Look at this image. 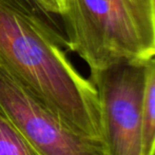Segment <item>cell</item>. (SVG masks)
<instances>
[{
	"instance_id": "cell-6",
	"label": "cell",
	"mask_w": 155,
	"mask_h": 155,
	"mask_svg": "<svg viewBox=\"0 0 155 155\" xmlns=\"http://www.w3.org/2000/svg\"><path fill=\"white\" fill-rule=\"evenodd\" d=\"M141 155H155V55L145 61L141 104Z\"/></svg>"
},
{
	"instance_id": "cell-8",
	"label": "cell",
	"mask_w": 155,
	"mask_h": 155,
	"mask_svg": "<svg viewBox=\"0 0 155 155\" xmlns=\"http://www.w3.org/2000/svg\"><path fill=\"white\" fill-rule=\"evenodd\" d=\"M5 1L8 2L10 4H12L15 8H17L18 10L22 11V12L27 13V14L32 15V16L38 17L40 19H42L43 15L45 14L39 8V5L36 3L35 0H5Z\"/></svg>"
},
{
	"instance_id": "cell-9",
	"label": "cell",
	"mask_w": 155,
	"mask_h": 155,
	"mask_svg": "<svg viewBox=\"0 0 155 155\" xmlns=\"http://www.w3.org/2000/svg\"><path fill=\"white\" fill-rule=\"evenodd\" d=\"M45 14H56L61 16L64 11L65 0H35Z\"/></svg>"
},
{
	"instance_id": "cell-4",
	"label": "cell",
	"mask_w": 155,
	"mask_h": 155,
	"mask_svg": "<svg viewBox=\"0 0 155 155\" xmlns=\"http://www.w3.org/2000/svg\"><path fill=\"white\" fill-rule=\"evenodd\" d=\"M61 16L70 50L77 53L90 70L119 60L148 59L107 0H65Z\"/></svg>"
},
{
	"instance_id": "cell-2",
	"label": "cell",
	"mask_w": 155,
	"mask_h": 155,
	"mask_svg": "<svg viewBox=\"0 0 155 155\" xmlns=\"http://www.w3.org/2000/svg\"><path fill=\"white\" fill-rule=\"evenodd\" d=\"M146 60L124 59L90 70L99 98L108 155H141V104Z\"/></svg>"
},
{
	"instance_id": "cell-1",
	"label": "cell",
	"mask_w": 155,
	"mask_h": 155,
	"mask_svg": "<svg viewBox=\"0 0 155 155\" xmlns=\"http://www.w3.org/2000/svg\"><path fill=\"white\" fill-rule=\"evenodd\" d=\"M0 65L74 131L101 137L99 98L42 19L0 0Z\"/></svg>"
},
{
	"instance_id": "cell-7",
	"label": "cell",
	"mask_w": 155,
	"mask_h": 155,
	"mask_svg": "<svg viewBox=\"0 0 155 155\" xmlns=\"http://www.w3.org/2000/svg\"><path fill=\"white\" fill-rule=\"evenodd\" d=\"M0 155H40L2 113H0Z\"/></svg>"
},
{
	"instance_id": "cell-3",
	"label": "cell",
	"mask_w": 155,
	"mask_h": 155,
	"mask_svg": "<svg viewBox=\"0 0 155 155\" xmlns=\"http://www.w3.org/2000/svg\"><path fill=\"white\" fill-rule=\"evenodd\" d=\"M0 113L40 155H108L102 139L71 129L1 65Z\"/></svg>"
},
{
	"instance_id": "cell-5",
	"label": "cell",
	"mask_w": 155,
	"mask_h": 155,
	"mask_svg": "<svg viewBox=\"0 0 155 155\" xmlns=\"http://www.w3.org/2000/svg\"><path fill=\"white\" fill-rule=\"evenodd\" d=\"M148 58L155 55V0H107Z\"/></svg>"
}]
</instances>
